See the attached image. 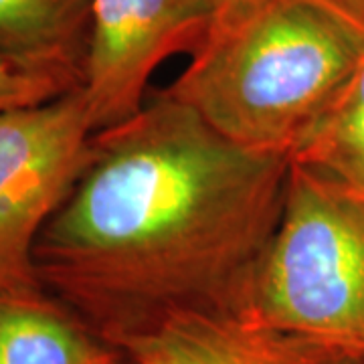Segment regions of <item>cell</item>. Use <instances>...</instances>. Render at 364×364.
<instances>
[{"instance_id": "obj_1", "label": "cell", "mask_w": 364, "mask_h": 364, "mask_svg": "<svg viewBox=\"0 0 364 364\" xmlns=\"http://www.w3.org/2000/svg\"><path fill=\"white\" fill-rule=\"evenodd\" d=\"M289 164L158 91L93 136L90 166L37 237L35 275L105 342L174 310L237 314L282 219Z\"/></svg>"}, {"instance_id": "obj_2", "label": "cell", "mask_w": 364, "mask_h": 364, "mask_svg": "<svg viewBox=\"0 0 364 364\" xmlns=\"http://www.w3.org/2000/svg\"><path fill=\"white\" fill-rule=\"evenodd\" d=\"M363 57V35L322 0H229L162 93L227 140L291 158Z\"/></svg>"}, {"instance_id": "obj_3", "label": "cell", "mask_w": 364, "mask_h": 364, "mask_svg": "<svg viewBox=\"0 0 364 364\" xmlns=\"http://www.w3.org/2000/svg\"><path fill=\"white\" fill-rule=\"evenodd\" d=\"M237 316L364 358V198L291 160L279 225Z\"/></svg>"}, {"instance_id": "obj_4", "label": "cell", "mask_w": 364, "mask_h": 364, "mask_svg": "<svg viewBox=\"0 0 364 364\" xmlns=\"http://www.w3.org/2000/svg\"><path fill=\"white\" fill-rule=\"evenodd\" d=\"M81 87L0 114V289L41 286L33 251L93 158Z\"/></svg>"}, {"instance_id": "obj_5", "label": "cell", "mask_w": 364, "mask_h": 364, "mask_svg": "<svg viewBox=\"0 0 364 364\" xmlns=\"http://www.w3.org/2000/svg\"><path fill=\"white\" fill-rule=\"evenodd\" d=\"M213 14L210 0H90L81 91L93 132L138 116L160 63L195 51Z\"/></svg>"}, {"instance_id": "obj_6", "label": "cell", "mask_w": 364, "mask_h": 364, "mask_svg": "<svg viewBox=\"0 0 364 364\" xmlns=\"http://www.w3.org/2000/svg\"><path fill=\"white\" fill-rule=\"evenodd\" d=\"M109 344L124 364H322L334 356L221 310H174Z\"/></svg>"}, {"instance_id": "obj_7", "label": "cell", "mask_w": 364, "mask_h": 364, "mask_svg": "<svg viewBox=\"0 0 364 364\" xmlns=\"http://www.w3.org/2000/svg\"><path fill=\"white\" fill-rule=\"evenodd\" d=\"M122 354L45 287L0 289V364H119Z\"/></svg>"}, {"instance_id": "obj_8", "label": "cell", "mask_w": 364, "mask_h": 364, "mask_svg": "<svg viewBox=\"0 0 364 364\" xmlns=\"http://www.w3.org/2000/svg\"><path fill=\"white\" fill-rule=\"evenodd\" d=\"M90 0H0V51L83 71Z\"/></svg>"}, {"instance_id": "obj_9", "label": "cell", "mask_w": 364, "mask_h": 364, "mask_svg": "<svg viewBox=\"0 0 364 364\" xmlns=\"http://www.w3.org/2000/svg\"><path fill=\"white\" fill-rule=\"evenodd\" d=\"M291 160L364 198V57Z\"/></svg>"}, {"instance_id": "obj_10", "label": "cell", "mask_w": 364, "mask_h": 364, "mask_svg": "<svg viewBox=\"0 0 364 364\" xmlns=\"http://www.w3.org/2000/svg\"><path fill=\"white\" fill-rule=\"evenodd\" d=\"M77 67L0 51V114L47 104L81 87Z\"/></svg>"}, {"instance_id": "obj_11", "label": "cell", "mask_w": 364, "mask_h": 364, "mask_svg": "<svg viewBox=\"0 0 364 364\" xmlns=\"http://www.w3.org/2000/svg\"><path fill=\"white\" fill-rule=\"evenodd\" d=\"M322 2L364 37V0H322Z\"/></svg>"}, {"instance_id": "obj_12", "label": "cell", "mask_w": 364, "mask_h": 364, "mask_svg": "<svg viewBox=\"0 0 364 364\" xmlns=\"http://www.w3.org/2000/svg\"><path fill=\"white\" fill-rule=\"evenodd\" d=\"M322 364H364V358H346V356H332Z\"/></svg>"}, {"instance_id": "obj_13", "label": "cell", "mask_w": 364, "mask_h": 364, "mask_svg": "<svg viewBox=\"0 0 364 364\" xmlns=\"http://www.w3.org/2000/svg\"><path fill=\"white\" fill-rule=\"evenodd\" d=\"M210 2H213V6H215V11H217L219 6H223V4H225V2H229V0H210Z\"/></svg>"}, {"instance_id": "obj_14", "label": "cell", "mask_w": 364, "mask_h": 364, "mask_svg": "<svg viewBox=\"0 0 364 364\" xmlns=\"http://www.w3.org/2000/svg\"><path fill=\"white\" fill-rule=\"evenodd\" d=\"M119 364H124V360H119Z\"/></svg>"}]
</instances>
